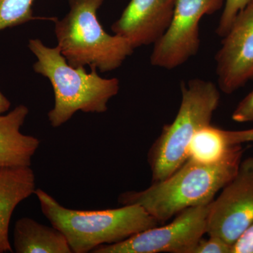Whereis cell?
<instances>
[{
	"label": "cell",
	"instance_id": "1",
	"mask_svg": "<svg viewBox=\"0 0 253 253\" xmlns=\"http://www.w3.org/2000/svg\"><path fill=\"white\" fill-rule=\"evenodd\" d=\"M244 151L242 145H234L224 159L213 164L188 159L166 179L141 191L121 194L118 203L140 206L158 222H166L187 208L212 202L235 175Z\"/></svg>",
	"mask_w": 253,
	"mask_h": 253
},
{
	"label": "cell",
	"instance_id": "2",
	"mask_svg": "<svg viewBox=\"0 0 253 253\" xmlns=\"http://www.w3.org/2000/svg\"><path fill=\"white\" fill-rule=\"evenodd\" d=\"M28 48L37 58L35 72L48 78L54 89V106L48 113L53 127L63 126L78 111H107L109 101L119 91V80L100 77L95 68L87 73L84 67H73L59 46L48 47L41 40H30Z\"/></svg>",
	"mask_w": 253,
	"mask_h": 253
},
{
	"label": "cell",
	"instance_id": "3",
	"mask_svg": "<svg viewBox=\"0 0 253 253\" xmlns=\"http://www.w3.org/2000/svg\"><path fill=\"white\" fill-rule=\"evenodd\" d=\"M42 212L66 236L73 253H91L103 245L116 244L159 222L138 205L104 211L65 208L44 190L36 189Z\"/></svg>",
	"mask_w": 253,
	"mask_h": 253
},
{
	"label": "cell",
	"instance_id": "4",
	"mask_svg": "<svg viewBox=\"0 0 253 253\" xmlns=\"http://www.w3.org/2000/svg\"><path fill=\"white\" fill-rule=\"evenodd\" d=\"M104 0H69L70 11L54 18L60 51L73 67L90 66L101 72L119 68L134 48L122 37L106 33L97 11Z\"/></svg>",
	"mask_w": 253,
	"mask_h": 253
},
{
	"label": "cell",
	"instance_id": "5",
	"mask_svg": "<svg viewBox=\"0 0 253 253\" xmlns=\"http://www.w3.org/2000/svg\"><path fill=\"white\" fill-rule=\"evenodd\" d=\"M181 100L174 121L163 127L148 153L152 181L170 176L187 161L188 148L194 134L211 124L219 106V87L211 81L190 80L181 86Z\"/></svg>",
	"mask_w": 253,
	"mask_h": 253
},
{
	"label": "cell",
	"instance_id": "6",
	"mask_svg": "<svg viewBox=\"0 0 253 253\" xmlns=\"http://www.w3.org/2000/svg\"><path fill=\"white\" fill-rule=\"evenodd\" d=\"M210 204L187 208L166 225L150 228L116 244L103 245L91 253H192L206 234Z\"/></svg>",
	"mask_w": 253,
	"mask_h": 253
},
{
	"label": "cell",
	"instance_id": "7",
	"mask_svg": "<svg viewBox=\"0 0 253 253\" xmlns=\"http://www.w3.org/2000/svg\"><path fill=\"white\" fill-rule=\"evenodd\" d=\"M225 0H176L169 27L154 44L151 63L156 67L172 70L184 64L199 52L200 21L206 15L223 8Z\"/></svg>",
	"mask_w": 253,
	"mask_h": 253
},
{
	"label": "cell",
	"instance_id": "8",
	"mask_svg": "<svg viewBox=\"0 0 253 253\" xmlns=\"http://www.w3.org/2000/svg\"><path fill=\"white\" fill-rule=\"evenodd\" d=\"M253 223V157H249L210 204L206 234L232 246Z\"/></svg>",
	"mask_w": 253,
	"mask_h": 253
},
{
	"label": "cell",
	"instance_id": "9",
	"mask_svg": "<svg viewBox=\"0 0 253 253\" xmlns=\"http://www.w3.org/2000/svg\"><path fill=\"white\" fill-rule=\"evenodd\" d=\"M214 60L222 92L232 94L253 81V1L236 16Z\"/></svg>",
	"mask_w": 253,
	"mask_h": 253
},
{
	"label": "cell",
	"instance_id": "10",
	"mask_svg": "<svg viewBox=\"0 0 253 253\" xmlns=\"http://www.w3.org/2000/svg\"><path fill=\"white\" fill-rule=\"evenodd\" d=\"M175 4L176 0H131L111 30L134 49L154 44L169 27Z\"/></svg>",
	"mask_w": 253,
	"mask_h": 253
},
{
	"label": "cell",
	"instance_id": "11",
	"mask_svg": "<svg viewBox=\"0 0 253 253\" xmlns=\"http://www.w3.org/2000/svg\"><path fill=\"white\" fill-rule=\"evenodd\" d=\"M28 113L27 106L21 104L0 116V168L31 167L41 140L21 132Z\"/></svg>",
	"mask_w": 253,
	"mask_h": 253
},
{
	"label": "cell",
	"instance_id": "12",
	"mask_svg": "<svg viewBox=\"0 0 253 253\" xmlns=\"http://www.w3.org/2000/svg\"><path fill=\"white\" fill-rule=\"evenodd\" d=\"M36 190L31 167L0 168V253L14 252L9 237L13 212Z\"/></svg>",
	"mask_w": 253,
	"mask_h": 253
},
{
	"label": "cell",
	"instance_id": "13",
	"mask_svg": "<svg viewBox=\"0 0 253 253\" xmlns=\"http://www.w3.org/2000/svg\"><path fill=\"white\" fill-rule=\"evenodd\" d=\"M13 250L16 253H72L61 231L26 217L15 224Z\"/></svg>",
	"mask_w": 253,
	"mask_h": 253
},
{
	"label": "cell",
	"instance_id": "14",
	"mask_svg": "<svg viewBox=\"0 0 253 253\" xmlns=\"http://www.w3.org/2000/svg\"><path fill=\"white\" fill-rule=\"evenodd\" d=\"M233 146L228 143L226 130L209 124L201 128L193 136L188 148V159L213 164L224 159Z\"/></svg>",
	"mask_w": 253,
	"mask_h": 253
},
{
	"label": "cell",
	"instance_id": "15",
	"mask_svg": "<svg viewBox=\"0 0 253 253\" xmlns=\"http://www.w3.org/2000/svg\"><path fill=\"white\" fill-rule=\"evenodd\" d=\"M35 0H0V31L32 20Z\"/></svg>",
	"mask_w": 253,
	"mask_h": 253
},
{
	"label": "cell",
	"instance_id": "16",
	"mask_svg": "<svg viewBox=\"0 0 253 253\" xmlns=\"http://www.w3.org/2000/svg\"><path fill=\"white\" fill-rule=\"evenodd\" d=\"M252 1L253 0H225L222 13L216 28L217 36L221 38L225 36L238 14Z\"/></svg>",
	"mask_w": 253,
	"mask_h": 253
},
{
	"label": "cell",
	"instance_id": "17",
	"mask_svg": "<svg viewBox=\"0 0 253 253\" xmlns=\"http://www.w3.org/2000/svg\"><path fill=\"white\" fill-rule=\"evenodd\" d=\"M208 236V239H200L192 253H231L232 246L219 238Z\"/></svg>",
	"mask_w": 253,
	"mask_h": 253
},
{
	"label": "cell",
	"instance_id": "18",
	"mask_svg": "<svg viewBox=\"0 0 253 253\" xmlns=\"http://www.w3.org/2000/svg\"><path fill=\"white\" fill-rule=\"evenodd\" d=\"M231 118L236 123H253V90L240 101Z\"/></svg>",
	"mask_w": 253,
	"mask_h": 253
},
{
	"label": "cell",
	"instance_id": "19",
	"mask_svg": "<svg viewBox=\"0 0 253 253\" xmlns=\"http://www.w3.org/2000/svg\"><path fill=\"white\" fill-rule=\"evenodd\" d=\"M231 253H253V223L232 245Z\"/></svg>",
	"mask_w": 253,
	"mask_h": 253
},
{
	"label": "cell",
	"instance_id": "20",
	"mask_svg": "<svg viewBox=\"0 0 253 253\" xmlns=\"http://www.w3.org/2000/svg\"><path fill=\"white\" fill-rule=\"evenodd\" d=\"M226 135L231 146L253 142V128L245 130H226Z\"/></svg>",
	"mask_w": 253,
	"mask_h": 253
},
{
	"label": "cell",
	"instance_id": "21",
	"mask_svg": "<svg viewBox=\"0 0 253 253\" xmlns=\"http://www.w3.org/2000/svg\"><path fill=\"white\" fill-rule=\"evenodd\" d=\"M11 106L9 100L0 91V116L6 112Z\"/></svg>",
	"mask_w": 253,
	"mask_h": 253
}]
</instances>
